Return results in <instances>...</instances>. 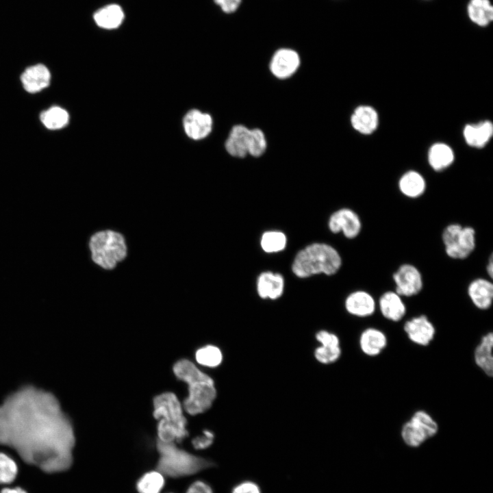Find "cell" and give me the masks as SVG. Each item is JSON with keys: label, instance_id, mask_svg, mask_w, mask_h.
Returning <instances> with one entry per match:
<instances>
[{"label": "cell", "instance_id": "obj_9", "mask_svg": "<svg viewBox=\"0 0 493 493\" xmlns=\"http://www.w3.org/2000/svg\"><path fill=\"white\" fill-rule=\"evenodd\" d=\"M395 292L402 297L419 294L423 288L422 275L418 268L409 263L401 264L393 273Z\"/></svg>", "mask_w": 493, "mask_h": 493}, {"label": "cell", "instance_id": "obj_11", "mask_svg": "<svg viewBox=\"0 0 493 493\" xmlns=\"http://www.w3.org/2000/svg\"><path fill=\"white\" fill-rule=\"evenodd\" d=\"M362 227L359 216L349 208H342L335 212L329 221V227L333 233L342 232L349 239L356 238L359 234Z\"/></svg>", "mask_w": 493, "mask_h": 493}, {"label": "cell", "instance_id": "obj_4", "mask_svg": "<svg viewBox=\"0 0 493 493\" xmlns=\"http://www.w3.org/2000/svg\"><path fill=\"white\" fill-rule=\"evenodd\" d=\"M159 459L157 470L164 476L178 478L194 475L214 466L211 461L181 449L175 442L156 443Z\"/></svg>", "mask_w": 493, "mask_h": 493}, {"label": "cell", "instance_id": "obj_31", "mask_svg": "<svg viewBox=\"0 0 493 493\" xmlns=\"http://www.w3.org/2000/svg\"><path fill=\"white\" fill-rule=\"evenodd\" d=\"M286 244V237L280 231L265 232L261 239V246L267 253L278 252L283 250Z\"/></svg>", "mask_w": 493, "mask_h": 493}, {"label": "cell", "instance_id": "obj_29", "mask_svg": "<svg viewBox=\"0 0 493 493\" xmlns=\"http://www.w3.org/2000/svg\"><path fill=\"white\" fill-rule=\"evenodd\" d=\"M453 160V151L445 144H435L429 150V162L435 170H441L447 168Z\"/></svg>", "mask_w": 493, "mask_h": 493}, {"label": "cell", "instance_id": "obj_39", "mask_svg": "<svg viewBox=\"0 0 493 493\" xmlns=\"http://www.w3.org/2000/svg\"><path fill=\"white\" fill-rule=\"evenodd\" d=\"M486 271L490 277V279H492L493 275V260H492V255L490 257V259L488 260V264L486 266Z\"/></svg>", "mask_w": 493, "mask_h": 493}, {"label": "cell", "instance_id": "obj_3", "mask_svg": "<svg viewBox=\"0 0 493 493\" xmlns=\"http://www.w3.org/2000/svg\"><path fill=\"white\" fill-rule=\"evenodd\" d=\"M153 416L160 420L157 440L164 442H180L188 435L187 421L175 394L164 392L154 398Z\"/></svg>", "mask_w": 493, "mask_h": 493}, {"label": "cell", "instance_id": "obj_6", "mask_svg": "<svg viewBox=\"0 0 493 493\" xmlns=\"http://www.w3.org/2000/svg\"><path fill=\"white\" fill-rule=\"evenodd\" d=\"M88 247L92 261L103 268L111 269L126 256L127 247L123 236L111 230L94 233Z\"/></svg>", "mask_w": 493, "mask_h": 493}, {"label": "cell", "instance_id": "obj_21", "mask_svg": "<svg viewBox=\"0 0 493 493\" xmlns=\"http://www.w3.org/2000/svg\"><path fill=\"white\" fill-rule=\"evenodd\" d=\"M125 14L122 8L115 3L106 5L93 14L95 24L104 29H115L123 23Z\"/></svg>", "mask_w": 493, "mask_h": 493}, {"label": "cell", "instance_id": "obj_5", "mask_svg": "<svg viewBox=\"0 0 493 493\" xmlns=\"http://www.w3.org/2000/svg\"><path fill=\"white\" fill-rule=\"evenodd\" d=\"M341 264L340 255L333 247L323 243H314L298 253L292 268L297 277L304 278L318 273L333 275Z\"/></svg>", "mask_w": 493, "mask_h": 493}, {"label": "cell", "instance_id": "obj_15", "mask_svg": "<svg viewBox=\"0 0 493 493\" xmlns=\"http://www.w3.org/2000/svg\"><path fill=\"white\" fill-rule=\"evenodd\" d=\"M378 307L381 316L386 320L397 323L407 313V307L403 297L395 291H386L379 299Z\"/></svg>", "mask_w": 493, "mask_h": 493}, {"label": "cell", "instance_id": "obj_16", "mask_svg": "<svg viewBox=\"0 0 493 493\" xmlns=\"http://www.w3.org/2000/svg\"><path fill=\"white\" fill-rule=\"evenodd\" d=\"M386 334L381 329L370 327L364 329L359 338V346L362 352L368 357H377L381 354L388 346Z\"/></svg>", "mask_w": 493, "mask_h": 493}, {"label": "cell", "instance_id": "obj_38", "mask_svg": "<svg viewBox=\"0 0 493 493\" xmlns=\"http://www.w3.org/2000/svg\"><path fill=\"white\" fill-rule=\"evenodd\" d=\"M186 493H214V491L207 483L196 481L188 487Z\"/></svg>", "mask_w": 493, "mask_h": 493}, {"label": "cell", "instance_id": "obj_26", "mask_svg": "<svg viewBox=\"0 0 493 493\" xmlns=\"http://www.w3.org/2000/svg\"><path fill=\"white\" fill-rule=\"evenodd\" d=\"M399 188L405 197L416 199L422 195L426 184L423 177L418 172L411 170L405 173L399 179Z\"/></svg>", "mask_w": 493, "mask_h": 493}, {"label": "cell", "instance_id": "obj_17", "mask_svg": "<svg viewBox=\"0 0 493 493\" xmlns=\"http://www.w3.org/2000/svg\"><path fill=\"white\" fill-rule=\"evenodd\" d=\"M467 294L475 307L480 310H487L492 304L493 284L486 278H476L468 284Z\"/></svg>", "mask_w": 493, "mask_h": 493}, {"label": "cell", "instance_id": "obj_36", "mask_svg": "<svg viewBox=\"0 0 493 493\" xmlns=\"http://www.w3.org/2000/svg\"><path fill=\"white\" fill-rule=\"evenodd\" d=\"M214 433L209 430H205L203 435L193 439L192 445L197 449L208 448L214 442Z\"/></svg>", "mask_w": 493, "mask_h": 493}, {"label": "cell", "instance_id": "obj_34", "mask_svg": "<svg viewBox=\"0 0 493 493\" xmlns=\"http://www.w3.org/2000/svg\"><path fill=\"white\" fill-rule=\"evenodd\" d=\"M17 466L15 462L3 453H0V483H8L16 477Z\"/></svg>", "mask_w": 493, "mask_h": 493}, {"label": "cell", "instance_id": "obj_40", "mask_svg": "<svg viewBox=\"0 0 493 493\" xmlns=\"http://www.w3.org/2000/svg\"><path fill=\"white\" fill-rule=\"evenodd\" d=\"M1 493H26V492L20 488H16L14 489H3Z\"/></svg>", "mask_w": 493, "mask_h": 493}, {"label": "cell", "instance_id": "obj_30", "mask_svg": "<svg viewBox=\"0 0 493 493\" xmlns=\"http://www.w3.org/2000/svg\"><path fill=\"white\" fill-rule=\"evenodd\" d=\"M164 477L158 470L146 472L137 482L138 493H160L165 483Z\"/></svg>", "mask_w": 493, "mask_h": 493}, {"label": "cell", "instance_id": "obj_37", "mask_svg": "<svg viewBox=\"0 0 493 493\" xmlns=\"http://www.w3.org/2000/svg\"><path fill=\"white\" fill-rule=\"evenodd\" d=\"M221 10L226 14H231L237 11L242 0H214Z\"/></svg>", "mask_w": 493, "mask_h": 493}, {"label": "cell", "instance_id": "obj_1", "mask_svg": "<svg viewBox=\"0 0 493 493\" xmlns=\"http://www.w3.org/2000/svg\"><path fill=\"white\" fill-rule=\"evenodd\" d=\"M0 443L47 472L70 467L75 437L71 423L50 394L26 388L0 407Z\"/></svg>", "mask_w": 493, "mask_h": 493}, {"label": "cell", "instance_id": "obj_13", "mask_svg": "<svg viewBox=\"0 0 493 493\" xmlns=\"http://www.w3.org/2000/svg\"><path fill=\"white\" fill-rule=\"evenodd\" d=\"M51 78L49 69L43 64H36L25 69L21 76V81L27 92L34 94L47 88Z\"/></svg>", "mask_w": 493, "mask_h": 493}, {"label": "cell", "instance_id": "obj_12", "mask_svg": "<svg viewBox=\"0 0 493 493\" xmlns=\"http://www.w3.org/2000/svg\"><path fill=\"white\" fill-rule=\"evenodd\" d=\"M300 65V57L298 53L291 49H278L273 55L270 62L272 73L279 79H286L292 76Z\"/></svg>", "mask_w": 493, "mask_h": 493}, {"label": "cell", "instance_id": "obj_18", "mask_svg": "<svg viewBox=\"0 0 493 493\" xmlns=\"http://www.w3.org/2000/svg\"><path fill=\"white\" fill-rule=\"evenodd\" d=\"M184 127L190 138L200 140L211 132L212 119L208 114L192 110L185 116Z\"/></svg>", "mask_w": 493, "mask_h": 493}, {"label": "cell", "instance_id": "obj_8", "mask_svg": "<svg viewBox=\"0 0 493 493\" xmlns=\"http://www.w3.org/2000/svg\"><path fill=\"white\" fill-rule=\"evenodd\" d=\"M439 425L427 411L418 409L401 427L400 434L403 442L410 448H418L437 435Z\"/></svg>", "mask_w": 493, "mask_h": 493}, {"label": "cell", "instance_id": "obj_33", "mask_svg": "<svg viewBox=\"0 0 493 493\" xmlns=\"http://www.w3.org/2000/svg\"><path fill=\"white\" fill-rule=\"evenodd\" d=\"M266 149V141L263 131L259 129L249 130L248 154L253 157L262 155Z\"/></svg>", "mask_w": 493, "mask_h": 493}, {"label": "cell", "instance_id": "obj_24", "mask_svg": "<svg viewBox=\"0 0 493 493\" xmlns=\"http://www.w3.org/2000/svg\"><path fill=\"white\" fill-rule=\"evenodd\" d=\"M249 129L244 125L234 126L225 142L227 152L236 157H244L248 154Z\"/></svg>", "mask_w": 493, "mask_h": 493}, {"label": "cell", "instance_id": "obj_32", "mask_svg": "<svg viewBox=\"0 0 493 493\" xmlns=\"http://www.w3.org/2000/svg\"><path fill=\"white\" fill-rule=\"evenodd\" d=\"M196 359L201 365L216 367L222 362V353L220 349L214 346L207 345L197 350Z\"/></svg>", "mask_w": 493, "mask_h": 493}, {"label": "cell", "instance_id": "obj_23", "mask_svg": "<svg viewBox=\"0 0 493 493\" xmlns=\"http://www.w3.org/2000/svg\"><path fill=\"white\" fill-rule=\"evenodd\" d=\"M351 121L355 130L363 134H370L377 127L378 115L372 107L362 105L355 110Z\"/></svg>", "mask_w": 493, "mask_h": 493}, {"label": "cell", "instance_id": "obj_7", "mask_svg": "<svg viewBox=\"0 0 493 493\" xmlns=\"http://www.w3.org/2000/svg\"><path fill=\"white\" fill-rule=\"evenodd\" d=\"M442 240L448 257L464 260L475 249L476 231L472 227L451 223L443 229Z\"/></svg>", "mask_w": 493, "mask_h": 493}, {"label": "cell", "instance_id": "obj_28", "mask_svg": "<svg viewBox=\"0 0 493 493\" xmlns=\"http://www.w3.org/2000/svg\"><path fill=\"white\" fill-rule=\"evenodd\" d=\"M40 120L48 129L58 130L66 127L69 121L68 112L60 106H52L42 111Z\"/></svg>", "mask_w": 493, "mask_h": 493}, {"label": "cell", "instance_id": "obj_2", "mask_svg": "<svg viewBox=\"0 0 493 493\" xmlns=\"http://www.w3.org/2000/svg\"><path fill=\"white\" fill-rule=\"evenodd\" d=\"M173 372L188 386V396L184 402L186 411L191 415H196L207 410L216 396L213 379L186 359L175 364Z\"/></svg>", "mask_w": 493, "mask_h": 493}, {"label": "cell", "instance_id": "obj_19", "mask_svg": "<svg viewBox=\"0 0 493 493\" xmlns=\"http://www.w3.org/2000/svg\"><path fill=\"white\" fill-rule=\"evenodd\" d=\"M316 337L322 345L315 351L316 359L326 364L337 361L341 355L338 337L334 333L326 331H319Z\"/></svg>", "mask_w": 493, "mask_h": 493}, {"label": "cell", "instance_id": "obj_41", "mask_svg": "<svg viewBox=\"0 0 493 493\" xmlns=\"http://www.w3.org/2000/svg\"><path fill=\"white\" fill-rule=\"evenodd\" d=\"M168 493H173V492H168Z\"/></svg>", "mask_w": 493, "mask_h": 493}, {"label": "cell", "instance_id": "obj_14", "mask_svg": "<svg viewBox=\"0 0 493 493\" xmlns=\"http://www.w3.org/2000/svg\"><path fill=\"white\" fill-rule=\"evenodd\" d=\"M377 304L374 296L367 291L356 290L351 293L345 300V308L351 315L359 318L372 316Z\"/></svg>", "mask_w": 493, "mask_h": 493}, {"label": "cell", "instance_id": "obj_10", "mask_svg": "<svg viewBox=\"0 0 493 493\" xmlns=\"http://www.w3.org/2000/svg\"><path fill=\"white\" fill-rule=\"evenodd\" d=\"M403 329L409 341L420 346L429 345L436 333L433 323L425 314L407 320Z\"/></svg>", "mask_w": 493, "mask_h": 493}, {"label": "cell", "instance_id": "obj_35", "mask_svg": "<svg viewBox=\"0 0 493 493\" xmlns=\"http://www.w3.org/2000/svg\"><path fill=\"white\" fill-rule=\"evenodd\" d=\"M231 493H262V490L255 481L245 480L236 484Z\"/></svg>", "mask_w": 493, "mask_h": 493}, {"label": "cell", "instance_id": "obj_22", "mask_svg": "<svg viewBox=\"0 0 493 493\" xmlns=\"http://www.w3.org/2000/svg\"><path fill=\"white\" fill-rule=\"evenodd\" d=\"M284 281L282 276L270 272L262 273L257 279V292L263 299H275L283 293Z\"/></svg>", "mask_w": 493, "mask_h": 493}, {"label": "cell", "instance_id": "obj_20", "mask_svg": "<svg viewBox=\"0 0 493 493\" xmlns=\"http://www.w3.org/2000/svg\"><path fill=\"white\" fill-rule=\"evenodd\" d=\"M493 333L487 332L481 338L473 351L476 366L488 377L493 376Z\"/></svg>", "mask_w": 493, "mask_h": 493}, {"label": "cell", "instance_id": "obj_25", "mask_svg": "<svg viewBox=\"0 0 493 493\" xmlns=\"http://www.w3.org/2000/svg\"><path fill=\"white\" fill-rule=\"evenodd\" d=\"M493 134V125L485 121L477 125H468L464 129V138L470 146L483 147Z\"/></svg>", "mask_w": 493, "mask_h": 493}, {"label": "cell", "instance_id": "obj_27", "mask_svg": "<svg viewBox=\"0 0 493 493\" xmlns=\"http://www.w3.org/2000/svg\"><path fill=\"white\" fill-rule=\"evenodd\" d=\"M467 11L470 20L479 26H486L493 19V7L489 0H470Z\"/></svg>", "mask_w": 493, "mask_h": 493}]
</instances>
